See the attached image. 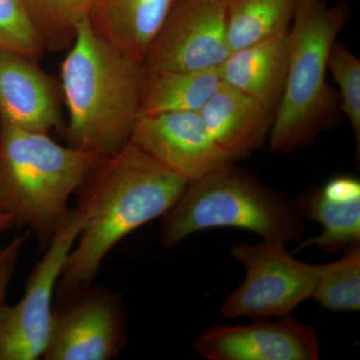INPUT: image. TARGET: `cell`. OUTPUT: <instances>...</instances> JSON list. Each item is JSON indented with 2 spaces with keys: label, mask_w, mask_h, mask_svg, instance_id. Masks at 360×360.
Here are the masks:
<instances>
[{
  "label": "cell",
  "mask_w": 360,
  "mask_h": 360,
  "mask_svg": "<svg viewBox=\"0 0 360 360\" xmlns=\"http://www.w3.org/2000/svg\"><path fill=\"white\" fill-rule=\"evenodd\" d=\"M85 219L84 210L71 208L65 224L42 251L20 302L0 305V360L41 359L51 331L56 285Z\"/></svg>",
  "instance_id": "8"
},
{
  "label": "cell",
  "mask_w": 360,
  "mask_h": 360,
  "mask_svg": "<svg viewBox=\"0 0 360 360\" xmlns=\"http://www.w3.org/2000/svg\"><path fill=\"white\" fill-rule=\"evenodd\" d=\"M348 18L347 1H298L288 30L285 85L267 139L272 151L288 153L309 146L330 120L335 98L326 82L328 58Z\"/></svg>",
  "instance_id": "5"
},
{
  "label": "cell",
  "mask_w": 360,
  "mask_h": 360,
  "mask_svg": "<svg viewBox=\"0 0 360 360\" xmlns=\"http://www.w3.org/2000/svg\"><path fill=\"white\" fill-rule=\"evenodd\" d=\"M343 251L340 259L319 265L312 298L329 311H359L360 243Z\"/></svg>",
  "instance_id": "20"
},
{
  "label": "cell",
  "mask_w": 360,
  "mask_h": 360,
  "mask_svg": "<svg viewBox=\"0 0 360 360\" xmlns=\"http://www.w3.org/2000/svg\"><path fill=\"white\" fill-rule=\"evenodd\" d=\"M187 186L134 142L103 158L75 193L77 207L86 212V219L56 292L94 283L110 250L142 225L162 217Z\"/></svg>",
  "instance_id": "1"
},
{
  "label": "cell",
  "mask_w": 360,
  "mask_h": 360,
  "mask_svg": "<svg viewBox=\"0 0 360 360\" xmlns=\"http://www.w3.org/2000/svg\"><path fill=\"white\" fill-rule=\"evenodd\" d=\"M103 158L0 122V207L44 251L70 215L71 196Z\"/></svg>",
  "instance_id": "3"
},
{
  "label": "cell",
  "mask_w": 360,
  "mask_h": 360,
  "mask_svg": "<svg viewBox=\"0 0 360 360\" xmlns=\"http://www.w3.org/2000/svg\"><path fill=\"white\" fill-rule=\"evenodd\" d=\"M302 219L321 224L322 232L303 241L296 250L315 246L326 255L360 243V181L340 175L291 200Z\"/></svg>",
  "instance_id": "13"
},
{
  "label": "cell",
  "mask_w": 360,
  "mask_h": 360,
  "mask_svg": "<svg viewBox=\"0 0 360 360\" xmlns=\"http://www.w3.org/2000/svg\"><path fill=\"white\" fill-rule=\"evenodd\" d=\"M288 32L231 51L219 68L224 84L276 112L288 73Z\"/></svg>",
  "instance_id": "15"
},
{
  "label": "cell",
  "mask_w": 360,
  "mask_h": 360,
  "mask_svg": "<svg viewBox=\"0 0 360 360\" xmlns=\"http://www.w3.org/2000/svg\"><path fill=\"white\" fill-rule=\"evenodd\" d=\"M200 115L212 139L233 161L264 146L274 116L257 99L222 82Z\"/></svg>",
  "instance_id": "14"
},
{
  "label": "cell",
  "mask_w": 360,
  "mask_h": 360,
  "mask_svg": "<svg viewBox=\"0 0 360 360\" xmlns=\"http://www.w3.org/2000/svg\"><path fill=\"white\" fill-rule=\"evenodd\" d=\"M300 0H226L231 51L290 30Z\"/></svg>",
  "instance_id": "18"
},
{
  "label": "cell",
  "mask_w": 360,
  "mask_h": 360,
  "mask_svg": "<svg viewBox=\"0 0 360 360\" xmlns=\"http://www.w3.org/2000/svg\"><path fill=\"white\" fill-rule=\"evenodd\" d=\"M61 87L37 59L0 46V122L49 134L65 132Z\"/></svg>",
  "instance_id": "12"
},
{
  "label": "cell",
  "mask_w": 360,
  "mask_h": 360,
  "mask_svg": "<svg viewBox=\"0 0 360 360\" xmlns=\"http://www.w3.org/2000/svg\"><path fill=\"white\" fill-rule=\"evenodd\" d=\"M130 141L188 184L234 162L193 111L141 115Z\"/></svg>",
  "instance_id": "10"
},
{
  "label": "cell",
  "mask_w": 360,
  "mask_h": 360,
  "mask_svg": "<svg viewBox=\"0 0 360 360\" xmlns=\"http://www.w3.org/2000/svg\"><path fill=\"white\" fill-rule=\"evenodd\" d=\"M60 66L68 146L108 158L129 143L141 116L144 68L85 20Z\"/></svg>",
  "instance_id": "2"
},
{
  "label": "cell",
  "mask_w": 360,
  "mask_h": 360,
  "mask_svg": "<svg viewBox=\"0 0 360 360\" xmlns=\"http://www.w3.org/2000/svg\"><path fill=\"white\" fill-rule=\"evenodd\" d=\"M162 219L160 238L165 248L212 229H243L262 241L283 245L300 240L305 231L290 200L233 165L188 184Z\"/></svg>",
  "instance_id": "4"
},
{
  "label": "cell",
  "mask_w": 360,
  "mask_h": 360,
  "mask_svg": "<svg viewBox=\"0 0 360 360\" xmlns=\"http://www.w3.org/2000/svg\"><path fill=\"white\" fill-rule=\"evenodd\" d=\"M0 46L33 59L46 51L23 0H0Z\"/></svg>",
  "instance_id": "22"
},
{
  "label": "cell",
  "mask_w": 360,
  "mask_h": 360,
  "mask_svg": "<svg viewBox=\"0 0 360 360\" xmlns=\"http://www.w3.org/2000/svg\"><path fill=\"white\" fill-rule=\"evenodd\" d=\"M96 0H23L45 49H68L78 25L89 20Z\"/></svg>",
  "instance_id": "19"
},
{
  "label": "cell",
  "mask_w": 360,
  "mask_h": 360,
  "mask_svg": "<svg viewBox=\"0 0 360 360\" xmlns=\"http://www.w3.org/2000/svg\"><path fill=\"white\" fill-rule=\"evenodd\" d=\"M13 227V217L0 207V234Z\"/></svg>",
  "instance_id": "24"
},
{
  "label": "cell",
  "mask_w": 360,
  "mask_h": 360,
  "mask_svg": "<svg viewBox=\"0 0 360 360\" xmlns=\"http://www.w3.org/2000/svg\"><path fill=\"white\" fill-rule=\"evenodd\" d=\"M122 298L104 286L84 283L56 292L44 360H110L127 342Z\"/></svg>",
  "instance_id": "6"
},
{
  "label": "cell",
  "mask_w": 360,
  "mask_h": 360,
  "mask_svg": "<svg viewBox=\"0 0 360 360\" xmlns=\"http://www.w3.org/2000/svg\"><path fill=\"white\" fill-rule=\"evenodd\" d=\"M221 84L219 68L200 71L144 70L141 115L200 112Z\"/></svg>",
  "instance_id": "17"
},
{
  "label": "cell",
  "mask_w": 360,
  "mask_h": 360,
  "mask_svg": "<svg viewBox=\"0 0 360 360\" xmlns=\"http://www.w3.org/2000/svg\"><path fill=\"white\" fill-rule=\"evenodd\" d=\"M27 234L16 236L6 245L0 246V305L6 303L7 290L11 283L21 251L27 241Z\"/></svg>",
  "instance_id": "23"
},
{
  "label": "cell",
  "mask_w": 360,
  "mask_h": 360,
  "mask_svg": "<svg viewBox=\"0 0 360 360\" xmlns=\"http://www.w3.org/2000/svg\"><path fill=\"white\" fill-rule=\"evenodd\" d=\"M283 243L262 241L234 245L231 253L246 269L243 283L220 307L227 319L288 316L314 295L319 265L296 259Z\"/></svg>",
  "instance_id": "7"
},
{
  "label": "cell",
  "mask_w": 360,
  "mask_h": 360,
  "mask_svg": "<svg viewBox=\"0 0 360 360\" xmlns=\"http://www.w3.org/2000/svg\"><path fill=\"white\" fill-rule=\"evenodd\" d=\"M210 360H315L319 341L314 326L288 316L278 321L255 319L245 326H217L193 343Z\"/></svg>",
  "instance_id": "11"
},
{
  "label": "cell",
  "mask_w": 360,
  "mask_h": 360,
  "mask_svg": "<svg viewBox=\"0 0 360 360\" xmlns=\"http://www.w3.org/2000/svg\"><path fill=\"white\" fill-rule=\"evenodd\" d=\"M231 52L226 0H176L141 63L146 71L214 70Z\"/></svg>",
  "instance_id": "9"
},
{
  "label": "cell",
  "mask_w": 360,
  "mask_h": 360,
  "mask_svg": "<svg viewBox=\"0 0 360 360\" xmlns=\"http://www.w3.org/2000/svg\"><path fill=\"white\" fill-rule=\"evenodd\" d=\"M328 70L340 90L341 110L354 131L359 153L360 60L345 44L336 40L329 54Z\"/></svg>",
  "instance_id": "21"
},
{
  "label": "cell",
  "mask_w": 360,
  "mask_h": 360,
  "mask_svg": "<svg viewBox=\"0 0 360 360\" xmlns=\"http://www.w3.org/2000/svg\"><path fill=\"white\" fill-rule=\"evenodd\" d=\"M176 0H96L89 18L94 32L142 61Z\"/></svg>",
  "instance_id": "16"
}]
</instances>
